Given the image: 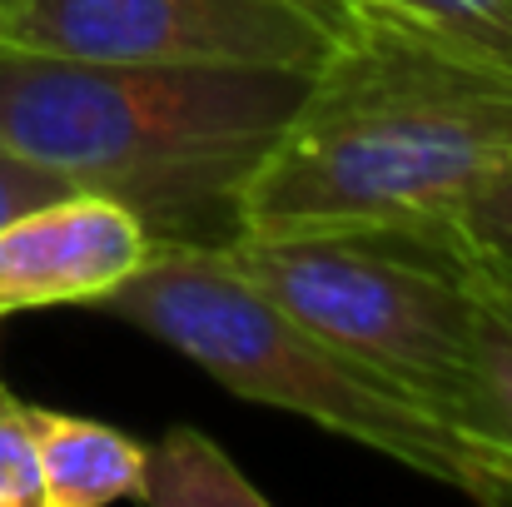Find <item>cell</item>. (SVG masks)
<instances>
[{"label":"cell","mask_w":512,"mask_h":507,"mask_svg":"<svg viewBox=\"0 0 512 507\" xmlns=\"http://www.w3.org/2000/svg\"><path fill=\"white\" fill-rule=\"evenodd\" d=\"M503 179L512 70L388 0H353L239 194L234 239L453 229Z\"/></svg>","instance_id":"6da1fadb"},{"label":"cell","mask_w":512,"mask_h":507,"mask_svg":"<svg viewBox=\"0 0 512 507\" xmlns=\"http://www.w3.org/2000/svg\"><path fill=\"white\" fill-rule=\"evenodd\" d=\"M304 85V70H155L0 40V150L130 204L155 239L229 244Z\"/></svg>","instance_id":"7a4b0ae2"},{"label":"cell","mask_w":512,"mask_h":507,"mask_svg":"<svg viewBox=\"0 0 512 507\" xmlns=\"http://www.w3.org/2000/svg\"><path fill=\"white\" fill-rule=\"evenodd\" d=\"M100 309L170 343L234 398L299 413L324 433L403 463L408 473L478 498V468L458 433L299 324L224 254V244L160 239L150 264Z\"/></svg>","instance_id":"3957f363"},{"label":"cell","mask_w":512,"mask_h":507,"mask_svg":"<svg viewBox=\"0 0 512 507\" xmlns=\"http://www.w3.org/2000/svg\"><path fill=\"white\" fill-rule=\"evenodd\" d=\"M224 254L299 324L443 418L468 448L483 289L463 224L229 239Z\"/></svg>","instance_id":"277c9868"},{"label":"cell","mask_w":512,"mask_h":507,"mask_svg":"<svg viewBox=\"0 0 512 507\" xmlns=\"http://www.w3.org/2000/svg\"><path fill=\"white\" fill-rule=\"evenodd\" d=\"M0 40L155 70H304L339 30L299 0H5Z\"/></svg>","instance_id":"5b68a950"},{"label":"cell","mask_w":512,"mask_h":507,"mask_svg":"<svg viewBox=\"0 0 512 507\" xmlns=\"http://www.w3.org/2000/svg\"><path fill=\"white\" fill-rule=\"evenodd\" d=\"M155 229L120 199L55 194L0 224V319L55 304H105L155 254Z\"/></svg>","instance_id":"8992f818"},{"label":"cell","mask_w":512,"mask_h":507,"mask_svg":"<svg viewBox=\"0 0 512 507\" xmlns=\"http://www.w3.org/2000/svg\"><path fill=\"white\" fill-rule=\"evenodd\" d=\"M35 443L45 507H105L140 493L145 448L100 418L35 408Z\"/></svg>","instance_id":"52a82bcc"},{"label":"cell","mask_w":512,"mask_h":507,"mask_svg":"<svg viewBox=\"0 0 512 507\" xmlns=\"http://www.w3.org/2000/svg\"><path fill=\"white\" fill-rule=\"evenodd\" d=\"M473 259H478L483 309H478V393H473L468 448L478 463L483 503H512V294L503 289L493 254L478 239Z\"/></svg>","instance_id":"ba28073f"},{"label":"cell","mask_w":512,"mask_h":507,"mask_svg":"<svg viewBox=\"0 0 512 507\" xmlns=\"http://www.w3.org/2000/svg\"><path fill=\"white\" fill-rule=\"evenodd\" d=\"M135 503L145 507H269V498L234 468V458L199 428H170L145 448V478Z\"/></svg>","instance_id":"9c48e42d"},{"label":"cell","mask_w":512,"mask_h":507,"mask_svg":"<svg viewBox=\"0 0 512 507\" xmlns=\"http://www.w3.org/2000/svg\"><path fill=\"white\" fill-rule=\"evenodd\" d=\"M423 25L453 35L473 55L512 70V0H388Z\"/></svg>","instance_id":"30bf717a"},{"label":"cell","mask_w":512,"mask_h":507,"mask_svg":"<svg viewBox=\"0 0 512 507\" xmlns=\"http://www.w3.org/2000/svg\"><path fill=\"white\" fill-rule=\"evenodd\" d=\"M0 507H45L35 408L0 383Z\"/></svg>","instance_id":"8fae6325"},{"label":"cell","mask_w":512,"mask_h":507,"mask_svg":"<svg viewBox=\"0 0 512 507\" xmlns=\"http://www.w3.org/2000/svg\"><path fill=\"white\" fill-rule=\"evenodd\" d=\"M55 194H70V184H65L60 174H50V169L30 165V160H20V155H10V150H0V224L15 219V214L30 209V204L55 199Z\"/></svg>","instance_id":"7c38bea8"},{"label":"cell","mask_w":512,"mask_h":507,"mask_svg":"<svg viewBox=\"0 0 512 507\" xmlns=\"http://www.w3.org/2000/svg\"><path fill=\"white\" fill-rule=\"evenodd\" d=\"M463 229H468L478 244H488V249H498V254L512 259V179H503L488 199H478V204L463 214Z\"/></svg>","instance_id":"4fadbf2b"},{"label":"cell","mask_w":512,"mask_h":507,"mask_svg":"<svg viewBox=\"0 0 512 507\" xmlns=\"http://www.w3.org/2000/svg\"><path fill=\"white\" fill-rule=\"evenodd\" d=\"M299 5H309L314 15H324L334 30H343V20H348V10H353V0H299Z\"/></svg>","instance_id":"5bb4252c"},{"label":"cell","mask_w":512,"mask_h":507,"mask_svg":"<svg viewBox=\"0 0 512 507\" xmlns=\"http://www.w3.org/2000/svg\"><path fill=\"white\" fill-rule=\"evenodd\" d=\"M483 249H488V244H483ZM488 254H493V269H498V279H503V289H508V294H512V259H508V254H498V249H488Z\"/></svg>","instance_id":"9a60e30c"},{"label":"cell","mask_w":512,"mask_h":507,"mask_svg":"<svg viewBox=\"0 0 512 507\" xmlns=\"http://www.w3.org/2000/svg\"><path fill=\"white\" fill-rule=\"evenodd\" d=\"M0 10H5V0H0Z\"/></svg>","instance_id":"2e32d148"}]
</instances>
